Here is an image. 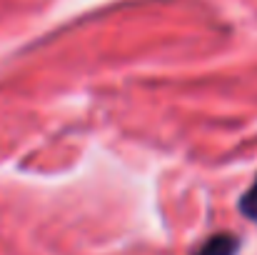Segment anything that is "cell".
<instances>
[{"instance_id": "obj_1", "label": "cell", "mask_w": 257, "mask_h": 255, "mask_svg": "<svg viewBox=\"0 0 257 255\" xmlns=\"http://www.w3.org/2000/svg\"><path fill=\"white\" fill-rule=\"evenodd\" d=\"M237 238L232 233H217V235H210L202 245H197V250L192 255H237Z\"/></svg>"}, {"instance_id": "obj_2", "label": "cell", "mask_w": 257, "mask_h": 255, "mask_svg": "<svg viewBox=\"0 0 257 255\" xmlns=\"http://www.w3.org/2000/svg\"><path fill=\"white\" fill-rule=\"evenodd\" d=\"M240 210L245 213V218H250L252 223H257V178H255V183L250 185V190L242 195Z\"/></svg>"}]
</instances>
